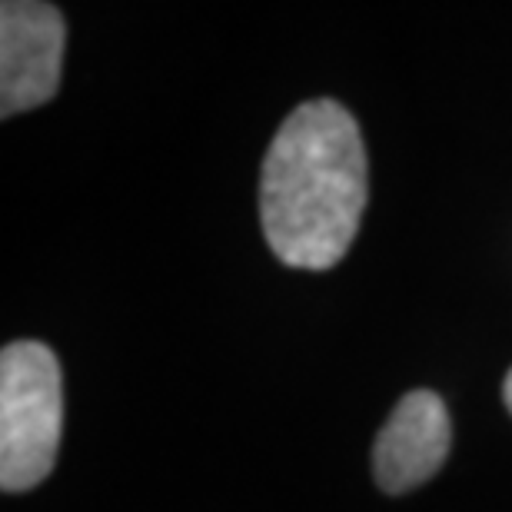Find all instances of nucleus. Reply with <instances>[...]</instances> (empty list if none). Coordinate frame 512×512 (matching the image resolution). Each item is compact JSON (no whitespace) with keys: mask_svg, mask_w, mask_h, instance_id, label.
I'll return each instance as SVG.
<instances>
[{"mask_svg":"<svg viewBox=\"0 0 512 512\" xmlns=\"http://www.w3.org/2000/svg\"><path fill=\"white\" fill-rule=\"evenodd\" d=\"M366 210V147L353 114L330 97L283 120L263 157L260 220L273 256L330 270L356 240Z\"/></svg>","mask_w":512,"mask_h":512,"instance_id":"obj_1","label":"nucleus"},{"mask_svg":"<svg viewBox=\"0 0 512 512\" xmlns=\"http://www.w3.org/2000/svg\"><path fill=\"white\" fill-rule=\"evenodd\" d=\"M64 433V376L47 343L0 353V489L27 493L50 476Z\"/></svg>","mask_w":512,"mask_h":512,"instance_id":"obj_2","label":"nucleus"},{"mask_svg":"<svg viewBox=\"0 0 512 512\" xmlns=\"http://www.w3.org/2000/svg\"><path fill=\"white\" fill-rule=\"evenodd\" d=\"M64 14L44 0L0 7V117L27 114L54 100L64 70Z\"/></svg>","mask_w":512,"mask_h":512,"instance_id":"obj_3","label":"nucleus"},{"mask_svg":"<svg viewBox=\"0 0 512 512\" xmlns=\"http://www.w3.org/2000/svg\"><path fill=\"white\" fill-rule=\"evenodd\" d=\"M446 403L433 389H409L389 413L373 446V476L383 493L403 496L439 473L449 456Z\"/></svg>","mask_w":512,"mask_h":512,"instance_id":"obj_4","label":"nucleus"},{"mask_svg":"<svg viewBox=\"0 0 512 512\" xmlns=\"http://www.w3.org/2000/svg\"><path fill=\"white\" fill-rule=\"evenodd\" d=\"M503 399H506V409L512 413V370L506 373V383H503Z\"/></svg>","mask_w":512,"mask_h":512,"instance_id":"obj_5","label":"nucleus"}]
</instances>
